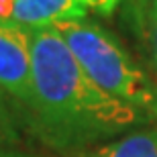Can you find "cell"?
Listing matches in <instances>:
<instances>
[{
	"label": "cell",
	"mask_w": 157,
	"mask_h": 157,
	"mask_svg": "<svg viewBox=\"0 0 157 157\" xmlns=\"http://www.w3.org/2000/svg\"><path fill=\"white\" fill-rule=\"evenodd\" d=\"M86 157H157V127L104 143L86 153Z\"/></svg>",
	"instance_id": "cell-5"
},
{
	"label": "cell",
	"mask_w": 157,
	"mask_h": 157,
	"mask_svg": "<svg viewBox=\"0 0 157 157\" xmlns=\"http://www.w3.org/2000/svg\"><path fill=\"white\" fill-rule=\"evenodd\" d=\"M0 157H25V155H14V153H0Z\"/></svg>",
	"instance_id": "cell-9"
},
{
	"label": "cell",
	"mask_w": 157,
	"mask_h": 157,
	"mask_svg": "<svg viewBox=\"0 0 157 157\" xmlns=\"http://www.w3.org/2000/svg\"><path fill=\"white\" fill-rule=\"evenodd\" d=\"M84 4L88 6V8H92L94 12H98V14H110L114 8L118 6V2L121 0H82Z\"/></svg>",
	"instance_id": "cell-8"
},
{
	"label": "cell",
	"mask_w": 157,
	"mask_h": 157,
	"mask_svg": "<svg viewBox=\"0 0 157 157\" xmlns=\"http://www.w3.org/2000/svg\"><path fill=\"white\" fill-rule=\"evenodd\" d=\"M12 139H14V127H12V118L4 100V92L0 90V143H8Z\"/></svg>",
	"instance_id": "cell-7"
},
{
	"label": "cell",
	"mask_w": 157,
	"mask_h": 157,
	"mask_svg": "<svg viewBox=\"0 0 157 157\" xmlns=\"http://www.w3.org/2000/svg\"><path fill=\"white\" fill-rule=\"evenodd\" d=\"M133 12L135 27L141 31L151 55V63L157 71V0H135Z\"/></svg>",
	"instance_id": "cell-6"
},
{
	"label": "cell",
	"mask_w": 157,
	"mask_h": 157,
	"mask_svg": "<svg viewBox=\"0 0 157 157\" xmlns=\"http://www.w3.org/2000/svg\"><path fill=\"white\" fill-rule=\"evenodd\" d=\"M82 0H0V18L23 29H53L59 23L86 18Z\"/></svg>",
	"instance_id": "cell-4"
},
{
	"label": "cell",
	"mask_w": 157,
	"mask_h": 157,
	"mask_svg": "<svg viewBox=\"0 0 157 157\" xmlns=\"http://www.w3.org/2000/svg\"><path fill=\"white\" fill-rule=\"evenodd\" d=\"M31 108L57 143L110 139L147 118L96 86L55 29L31 31Z\"/></svg>",
	"instance_id": "cell-1"
},
{
	"label": "cell",
	"mask_w": 157,
	"mask_h": 157,
	"mask_svg": "<svg viewBox=\"0 0 157 157\" xmlns=\"http://www.w3.org/2000/svg\"><path fill=\"white\" fill-rule=\"evenodd\" d=\"M0 90L31 106V31L0 18Z\"/></svg>",
	"instance_id": "cell-3"
},
{
	"label": "cell",
	"mask_w": 157,
	"mask_h": 157,
	"mask_svg": "<svg viewBox=\"0 0 157 157\" xmlns=\"http://www.w3.org/2000/svg\"><path fill=\"white\" fill-rule=\"evenodd\" d=\"M53 29L63 37L76 61L96 86L141 110L147 118H157V86L112 33L86 18L59 23Z\"/></svg>",
	"instance_id": "cell-2"
}]
</instances>
